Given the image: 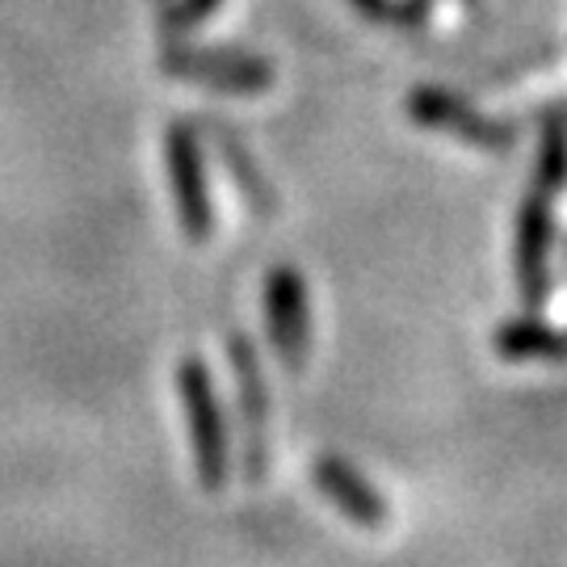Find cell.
Listing matches in <instances>:
<instances>
[{
    "instance_id": "obj_4",
    "label": "cell",
    "mask_w": 567,
    "mask_h": 567,
    "mask_svg": "<svg viewBox=\"0 0 567 567\" xmlns=\"http://www.w3.org/2000/svg\"><path fill=\"white\" fill-rule=\"evenodd\" d=\"M265 328L286 374H303L311 358V303L307 278L295 265H274L265 274Z\"/></svg>"
},
{
    "instance_id": "obj_3",
    "label": "cell",
    "mask_w": 567,
    "mask_h": 567,
    "mask_svg": "<svg viewBox=\"0 0 567 567\" xmlns=\"http://www.w3.org/2000/svg\"><path fill=\"white\" fill-rule=\"evenodd\" d=\"M164 168H168V189L177 206V224H182L189 244L215 240V203L206 194V168L203 147L194 135V122H173L164 135Z\"/></svg>"
},
{
    "instance_id": "obj_2",
    "label": "cell",
    "mask_w": 567,
    "mask_h": 567,
    "mask_svg": "<svg viewBox=\"0 0 567 567\" xmlns=\"http://www.w3.org/2000/svg\"><path fill=\"white\" fill-rule=\"evenodd\" d=\"M227 365H231L236 404H240L244 484H265V475H269V383H265L257 344L244 332H227Z\"/></svg>"
},
{
    "instance_id": "obj_7",
    "label": "cell",
    "mask_w": 567,
    "mask_h": 567,
    "mask_svg": "<svg viewBox=\"0 0 567 567\" xmlns=\"http://www.w3.org/2000/svg\"><path fill=\"white\" fill-rule=\"evenodd\" d=\"M161 68L177 81L210 84L227 93H265L274 84V63L248 51H194V47H164Z\"/></svg>"
},
{
    "instance_id": "obj_5",
    "label": "cell",
    "mask_w": 567,
    "mask_h": 567,
    "mask_svg": "<svg viewBox=\"0 0 567 567\" xmlns=\"http://www.w3.org/2000/svg\"><path fill=\"white\" fill-rule=\"evenodd\" d=\"M408 114L421 122L425 131H442V135H454V140L471 143V147H484V152H505L517 143V126L505 118H492L484 110L450 93V89H437V84H421L408 93Z\"/></svg>"
},
{
    "instance_id": "obj_10",
    "label": "cell",
    "mask_w": 567,
    "mask_h": 567,
    "mask_svg": "<svg viewBox=\"0 0 567 567\" xmlns=\"http://www.w3.org/2000/svg\"><path fill=\"white\" fill-rule=\"evenodd\" d=\"M215 143H219V156H224L227 173L240 185V198L248 203V210H257L261 219L278 215V194H274V185L265 182V173L252 164V152L231 135L227 122H215Z\"/></svg>"
},
{
    "instance_id": "obj_9",
    "label": "cell",
    "mask_w": 567,
    "mask_h": 567,
    "mask_svg": "<svg viewBox=\"0 0 567 567\" xmlns=\"http://www.w3.org/2000/svg\"><path fill=\"white\" fill-rule=\"evenodd\" d=\"M492 344L508 362H567V324L555 328L543 320H505Z\"/></svg>"
},
{
    "instance_id": "obj_11",
    "label": "cell",
    "mask_w": 567,
    "mask_h": 567,
    "mask_svg": "<svg viewBox=\"0 0 567 567\" xmlns=\"http://www.w3.org/2000/svg\"><path fill=\"white\" fill-rule=\"evenodd\" d=\"M567 185V118L564 114H547L543 122V143H538V164H534V185L538 194L559 198Z\"/></svg>"
},
{
    "instance_id": "obj_13",
    "label": "cell",
    "mask_w": 567,
    "mask_h": 567,
    "mask_svg": "<svg viewBox=\"0 0 567 567\" xmlns=\"http://www.w3.org/2000/svg\"><path fill=\"white\" fill-rule=\"evenodd\" d=\"M161 4V25L168 34H185L189 25H198L203 18H210L224 0H156Z\"/></svg>"
},
{
    "instance_id": "obj_1",
    "label": "cell",
    "mask_w": 567,
    "mask_h": 567,
    "mask_svg": "<svg viewBox=\"0 0 567 567\" xmlns=\"http://www.w3.org/2000/svg\"><path fill=\"white\" fill-rule=\"evenodd\" d=\"M177 395H182L185 421H189L198 484L215 496L231 480V442H227V421L219 391H215V374L198 353H185L182 365H177Z\"/></svg>"
},
{
    "instance_id": "obj_8",
    "label": "cell",
    "mask_w": 567,
    "mask_h": 567,
    "mask_svg": "<svg viewBox=\"0 0 567 567\" xmlns=\"http://www.w3.org/2000/svg\"><path fill=\"white\" fill-rule=\"evenodd\" d=\"M311 484L320 487V496L341 517H349L353 526L383 529L391 522V501L341 454H316L311 458Z\"/></svg>"
},
{
    "instance_id": "obj_12",
    "label": "cell",
    "mask_w": 567,
    "mask_h": 567,
    "mask_svg": "<svg viewBox=\"0 0 567 567\" xmlns=\"http://www.w3.org/2000/svg\"><path fill=\"white\" fill-rule=\"evenodd\" d=\"M349 4L370 21H395V25H416L429 13V0H349Z\"/></svg>"
},
{
    "instance_id": "obj_6",
    "label": "cell",
    "mask_w": 567,
    "mask_h": 567,
    "mask_svg": "<svg viewBox=\"0 0 567 567\" xmlns=\"http://www.w3.org/2000/svg\"><path fill=\"white\" fill-rule=\"evenodd\" d=\"M550 248H555V198L529 189L522 210H517V240H513V257H517V286L529 311H543L550 303Z\"/></svg>"
}]
</instances>
